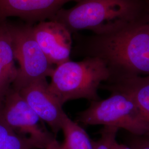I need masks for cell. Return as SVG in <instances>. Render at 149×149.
<instances>
[{
    "mask_svg": "<svg viewBox=\"0 0 149 149\" xmlns=\"http://www.w3.org/2000/svg\"><path fill=\"white\" fill-rule=\"evenodd\" d=\"M147 6V21L149 24V0H145Z\"/></svg>",
    "mask_w": 149,
    "mask_h": 149,
    "instance_id": "18",
    "label": "cell"
},
{
    "mask_svg": "<svg viewBox=\"0 0 149 149\" xmlns=\"http://www.w3.org/2000/svg\"><path fill=\"white\" fill-rule=\"evenodd\" d=\"M119 130L115 127H103L100 131V139L93 141L94 149H111L112 145L117 140L116 136Z\"/></svg>",
    "mask_w": 149,
    "mask_h": 149,
    "instance_id": "14",
    "label": "cell"
},
{
    "mask_svg": "<svg viewBox=\"0 0 149 149\" xmlns=\"http://www.w3.org/2000/svg\"><path fill=\"white\" fill-rule=\"evenodd\" d=\"M42 143L16 132L0 116V149H46Z\"/></svg>",
    "mask_w": 149,
    "mask_h": 149,
    "instance_id": "12",
    "label": "cell"
},
{
    "mask_svg": "<svg viewBox=\"0 0 149 149\" xmlns=\"http://www.w3.org/2000/svg\"><path fill=\"white\" fill-rule=\"evenodd\" d=\"M18 91L54 133L57 134L61 130L67 115L63 109V106L50 90L47 79L33 82Z\"/></svg>",
    "mask_w": 149,
    "mask_h": 149,
    "instance_id": "7",
    "label": "cell"
},
{
    "mask_svg": "<svg viewBox=\"0 0 149 149\" xmlns=\"http://www.w3.org/2000/svg\"><path fill=\"white\" fill-rule=\"evenodd\" d=\"M111 149H132L126 144H119L116 140L113 144Z\"/></svg>",
    "mask_w": 149,
    "mask_h": 149,
    "instance_id": "16",
    "label": "cell"
},
{
    "mask_svg": "<svg viewBox=\"0 0 149 149\" xmlns=\"http://www.w3.org/2000/svg\"><path fill=\"white\" fill-rule=\"evenodd\" d=\"M46 149H60V144L56 140Z\"/></svg>",
    "mask_w": 149,
    "mask_h": 149,
    "instance_id": "17",
    "label": "cell"
},
{
    "mask_svg": "<svg viewBox=\"0 0 149 149\" xmlns=\"http://www.w3.org/2000/svg\"><path fill=\"white\" fill-rule=\"evenodd\" d=\"M61 131L64 140L60 149H94L93 141L78 123L68 116L64 119Z\"/></svg>",
    "mask_w": 149,
    "mask_h": 149,
    "instance_id": "13",
    "label": "cell"
},
{
    "mask_svg": "<svg viewBox=\"0 0 149 149\" xmlns=\"http://www.w3.org/2000/svg\"><path fill=\"white\" fill-rule=\"evenodd\" d=\"M106 99L91 102L77 114L76 122L84 125L112 127L124 129L132 135L149 136V121L129 96L111 92Z\"/></svg>",
    "mask_w": 149,
    "mask_h": 149,
    "instance_id": "4",
    "label": "cell"
},
{
    "mask_svg": "<svg viewBox=\"0 0 149 149\" xmlns=\"http://www.w3.org/2000/svg\"><path fill=\"white\" fill-rule=\"evenodd\" d=\"M0 116L10 127L23 135H29L49 147L56 139L42 127L40 119L18 91L12 87L0 106Z\"/></svg>",
    "mask_w": 149,
    "mask_h": 149,
    "instance_id": "6",
    "label": "cell"
},
{
    "mask_svg": "<svg viewBox=\"0 0 149 149\" xmlns=\"http://www.w3.org/2000/svg\"><path fill=\"white\" fill-rule=\"evenodd\" d=\"M127 142V145L132 149H149V136L130 134Z\"/></svg>",
    "mask_w": 149,
    "mask_h": 149,
    "instance_id": "15",
    "label": "cell"
},
{
    "mask_svg": "<svg viewBox=\"0 0 149 149\" xmlns=\"http://www.w3.org/2000/svg\"><path fill=\"white\" fill-rule=\"evenodd\" d=\"M74 50L84 57L102 60L109 70L110 79L149 75V24L147 21L116 32L80 38Z\"/></svg>",
    "mask_w": 149,
    "mask_h": 149,
    "instance_id": "1",
    "label": "cell"
},
{
    "mask_svg": "<svg viewBox=\"0 0 149 149\" xmlns=\"http://www.w3.org/2000/svg\"><path fill=\"white\" fill-rule=\"evenodd\" d=\"M49 88L61 105L67 102L85 99L101 100L98 91L111 77L104 61L97 57H85L79 61H68L54 68Z\"/></svg>",
    "mask_w": 149,
    "mask_h": 149,
    "instance_id": "3",
    "label": "cell"
},
{
    "mask_svg": "<svg viewBox=\"0 0 149 149\" xmlns=\"http://www.w3.org/2000/svg\"><path fill=\"white\" fill-rule=\"evenodd\" d=\"M50 20L61 23L72 34L82 30L106 34L147 21V6L145 0H80Z\"/></svg>",
    "mask_w": 149,
    "mask_h": 149,
    "instance_id": "2",
    "label": "cell"
},
{
    "mask_svg": "<svg viewBox=\"0 0 149 149\" xmlns=\"http://www.w3.org/2000/svg\"><path fill=\"white\" fill-rule=\"evenodd\" d=\"M15 61L8 22L0 21V106L18 74Z\"/></svg>",
    "mask_w": 149,
    "mask_h": 149,
    "instance_id": "11",
    "label": "cell"
},
{
    "mask_svg": "<svg viewBox=\"0 0 149 149\" xmlns=\"http://www.w3.org/2000/svg\"><path fill=\"white\" fill-rule=\"evenodd\" d=\"M38 44L50 63L56 66L70 60L72 51V33L61 23L47 20L33 26Z\"/></svg>",
    "mask_w": 149,
    "mask_h": 149,
    "instance_id": "8",
    "label": "cell"
},
{
    "mask_svg": "<svg viewBox=\"0 0 149 149\" xmlns=\"http://www.w3.org/2000/svg\"><path fill=\"white\" fill-rule=\"evenodd\" d=\"M101 87L110 92L117 91L129 96L149 121V75L112 78Z\"/></svg>",
    "mask_w": 149,
    "mask_h": 149,
    "instance_id": "10",
    "label": "cell"
},
{
    "mask_svg": "<svg viewBox=\"0 0 149 149\" xmlns=\"http://www.w3.org/2000/svg\"><path fill=\"white\" fill-rule=\"evenodd\" d=\"M8 26L15 58L19 65L12 88L20 91L33 82L50 77L54 68L35 39L33 25L8 22Z\"/></svg>",
    "mask_w": 149,
    "mask_h": 149,
    "instance_id": "5",
    "label": "cell"
},
{
    "mask_svg": "<svg viewBox=\"0 0 149 149\" xmlns=\"http://www.w3.org/2000/svg\"><path fill=\"white\" fill-rule=\"evenodd\" d=\"M80 0H0V21L18 17L34 25L51 19L66 3Z\"/></svg>",
    "mask_w": 149,
    "mask_h": 149,
    "instance_id": "9",
    "label": "cell"
}]
</instances>
